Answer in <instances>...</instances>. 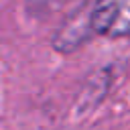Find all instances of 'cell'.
<instances>
[{
    "label": "cell",
    "mask_w": 130,
    "mask_h": 130,
    "mask_svg": "<svg viewBox=\"0 0 130 130\" xmlns=\"http://www.w3.org/2000/svg\"><path fill=\"white\" fill-rule=\"evenodd\" d=\"M67 2H71V0H32V4L41 10H57L59 6L67 4Z\"/></svg>",
    "instance_id": "cell-2"
},
{
    "label": "cell",
    "mask_w": 130,
    "mask_h": 130,
    "mask_svg": "<svg viewBox=\"0 0 130 130\" xmlns=\"http://www.w3.org/2000/svg\"><path fill=\"white\" fill-rule=\"evenodd\" d=\"M89 24L102 37H130V0H95L89 10Z\"/></svg>",
    "instance_id": "cell-1"
}]
</instances>
